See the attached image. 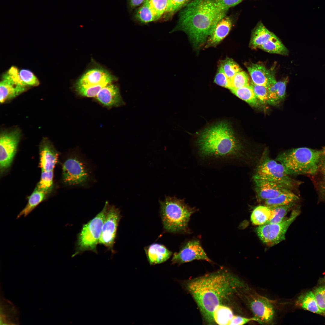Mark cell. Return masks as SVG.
I'll use <instances>...</instances> for the list:
<instances>
[{"mask_svg":"<svg viewBox=\"0 0 325 325\" xmlns=\"http://www.w3.org/2000/svg\"><path fill=\"white\" fill-rule=\"evenodd\" d=\"M214 82L221 86L228 88L229 78L225 75L222 68L220 66L215 76Z\"/></svg>","mask_w":325,"mask_h":325,"instance_id":"cell-44","label":"cell"},{"mask_svg":"<svg viewBox=\"0 0 325 325\" xmlns=\"http://www.w3.org/2000/svg\"><path fill=\"white\" fill-rule=\"evenodd\" d=\"M109 205L108 203L106 202L102 210L93 218L83 225L78 236L76 250L72 257L85 251L97 253V246L99 243Z\"/></svg>","mask_w":325,"mask_h":325,"instance_id":"cell-7","label":"cell"},{"mask_svg":"<svg viewBox=\"0 0 325 325\" xmlns=\"http://www.w3.org/2000/svg\"><path fill=\"white\" fill-rule=\"evenodd\" d=\"M20 137L19 129L2 132L0 139V168L2 172L11 165Z\"/></svg>","mask_w":325,"mask_h":325,"instance_id":"cell-11","label":"cell"},{"mask_svg":"<svg viewBox=\"0 0 325 325\" xmlns=\"http://www.w3.org/2000/svg\"><path fill=\"white\" fill-rule=\"evenodd\" d=\"M2 79H7L16 85L27 87L25 86L20 78L19 70L15 66H12L3 75Z\"/></svg>","mask_w":325,"mask_h":325,"instance_id":"cell-42","label":"cell"},{"mask_svg":"<svg viewBox=\"0 0 325 325\" xmlns=\"http://www.w3.org/2000/svg\"><path fill=\"white\" fill-rule=\"evenodd\" d=\"M197 144L200 155L204 157L241 159L249 155L227 121L205 128L199 134Z\"/></svg>","mask_w":325,"mask_h":325,"instance_id":"cell-3","label":"cell"},{"mask_svg":"<svg viewBox=\"0 0 325 325\" xmlns=\"http://www.w3.org/2000/svg\"><path fill=\"white\" fill-rule=\"evenodd\" d=\"M274 35L259 22L252 31L249 46L252 48H258Z\"/></svg>","mask_w":325,"mask_h":325,"instance_id":"cell-23","label":"cell"},{"mask_svg":"<svg viewBox=\"0 0 325 325\" xmlns=\"http://www.w3.org/2000/svg\"><path fill=\"white\" fill-rule=\"evenodd\" d=\"M293 203L289 204L270 207L275 212L274 217L266 224H275L280 222L284 220V218L288 212L296 205Z\"/></svg>","mask_w":325,"mask_h":325,"instance_id":"cell-34","label":"cell"},{"mask_svg":"<svg viewBox=\"0 0 325 325\" xmlns=\"http://www.w3.org/2000/svg\"><path fill=\"white\" fill-rule=\"evenodd\" d=\"M96 97L99 102L106 106H118L124 104L118 88L111 83L103 87Z\"/></svg>","mask_w":325,"mask_h":325,"instance_id":"cell-15","label":"cell"},{"mask_svg":"<svg viewBox=\"0 0 325 325\" xmlns=\"http://www.w3.org/2000/svg\"><path fill=\"white\" fill-rule=\"evenodd\" d=\"M287 80L286 78L284 80L277 82L274 75L269 80L266 85L269 92L268 104L277 105L284 98Z\"/></svg>","mask_w":325,"mask_h":325,"instance_id":"cell-20","label":"cell"},{"mask_svg":"<svg viewBox=\"0 0 325 325\" xmlns=\"http://www.w3.org/2000/svg\"><path fill=\"white\" fill-rule=\"evenodd\" d=\"M300 208L297 206L292 211L289 217L275 224H266L259 226L255 232L260 240L268 246H272L285 240L289 227L300 214Z\"/></svg>","mask_w":325,"mask_h":325,"instance_id":"cell-9","label":"cell"},{"mask_svg":"<svg viewBox=\"0 0 325 325\" xmlns=\"http://www.w3.org/2000/svg\"><path fill=\"white\" fill-rule=\"evenodd\" d=\"M53 170L42 171L40 180L36 187L49 193L53 184Z\"/></svg>","mask_w":325,"mask_h":325,"instance_id":"cell-36","label":"cell"},{"mask_svg":"<svg viewBox=\"0 0 325 325\" xmlns=\"http://www.w3.org/2000/svg\"><path fill=\"white\" fill-rule=\"evenodd\" d=\"M130 5L132 7L138 6L144 2L145 0H129Z\"/></svg>","mask_w":325,"mask_h":325,"instance_id":"cell-48","label":"cell"},{"mask_svg":"<svg viewBox=\"0 0 325 325\" xmlns=\"http://www.w3.org/2000/svg\"><path fill=\"white\" fill-rule=\"evenodd\" d=\"M189 0H168L165 12L173 13L183 6Z\"/></svg>","mask_w":325,"mask_h":325,"instance_id":"cell-45","label":"cell"},{"mask_svg":"<svg viewBox=\"0 0 325 325\" xmlns=\"http://www.w3.org/2000/svg\"><path fill=\"white\" fill-rule=\"evenodd\" d=\"M62 177L63 182L66 185L84 186L88 183L90 178L89 167L79 155L73 154L63 164Z\"/></svg>","mask_w":325,"mask_h":325,"instance_id":"cell-8","label":"cell"},{"mask_svg":"<svg viewBox=\"0 0 325 325\" xmlns=\"http://www.w3.org/2000/svg\"><path fill=\"white\" fill-rule=\"evenodd\" d=\"M147 260L151 265L163 263L168 260L172 252L164 245L154 243L144 248Z\"/></svg>","mask_w":325,"mask_h":325,"instance_id":"cell-18","label":"cell"},{"mask_svg":"<svg viewBox=\"0 0 325 325\" xmlns=\"http://www.w3.org/2000/svg\"><path fill=\"white\" fill-rule=\"evenodd\" d=\"M150 7L158 20L165 12L168 0H148Z\"/></svg>","mask_w":325,"mask_h":325,"instance_id":"cell-40","label":"cell"},{"mask_svg":"<svg viewBox=\"0 0 325 325\" xmlns=\"http://www.w3.org/2000/svg\"><path fill=\"white\" fill-rule=\"evenodd\" d=\"M189 0L190 1V0Z\"/></svg>","mask_w":325,"mask_h":325,"instance_id":"cell-50","label":"cell"},{"mask_svg":"<svg viewBox=\"0 0 325 325\" xmlns=\"http://www.w3.org/2000/svg\"><path fill=\"white\" fill-rule=\"evenodd\" d=\"M302 307L311 312L321 314L323 312L319 308L313 292L310 291L304 296L301 303Z\"/></svg>","mask_w":325,"mask_h":325,"instance_id":"cell-35","label":"cell"},{"mask_svg":"<svg viewBox=\"0 0 325 325\" xmlns=\"http://www.w3.org/2000/svg\"><path fill=\"white\" fill-rule=\"evenodd\" d=\"M234 315L231 309L223 304L217 306L212 314L214 322L221 325H229Z\"/></svg>","mask_w":325,"mask_h":325,"instance_id":"cell-31","label":"cell"},{"mask_svg":"<svg viewBox=\"0 0 325 325\" xmlns=\"http://www.w3.org/2000/svg\"><path fill=\"white\" fill-rule=\"evenodd\" d=\"M298 196L292 191H289L283 193L278 197L265 201V205L272 207L289 204L291 203H296L299 200Z\"/></svg>","mask_w":325,"mask_h":325,"instance_id":"cell-29","label":"cell"},{"mask_svg":"<svg viewBox=\"0 0 325 325\" xmlns=\"http://www.w3.org/2000/svg\"><path fill=\"white\" fill-rule=\"evenodd\" d=\"M312 181L320 201L325 202V154L316 172L309 176Z\"/></svg>","mask_w":325,"mask_h":325,"instance_id":"cell-22","label":"cell"},{"mask_svg":"<svg viewBox=\"0 0 325 325\" xmlns=\"http://www.w3.org/2000/svg\"><path fill=\"white\" fill-rule=\"evenodd\" d=\"M253 320L255 321V319L253 317L249 318L234 315L230 321L229 325H243Z\"/></svg>","mask_w":325,"mask_h":325,"instance_id":"cell-47","label":"cell"},{"mask_svg":"<svg viewBox=\"0 0 325 325\" xmlns=\"http://www.w3.org/2000/svg\"><path fill=\"white\" fill-rule=\"evenodd\" d=\"M249 77L245 72L241 71L229 79L228 88L230 90L243 87L249 85Z\"/></svg>","mask_w":325,"mask_h":325,"instance_id":"cell-33","label":"cell"},{"mask_svg":"<svg viewBox=\"0 0 325 325\" xmlns=\"http://www.w3.org/2000/svg\"><path fill=\"white\" fill-rule=\"evenodd\" d=\"M323 295L324 299L325 300V286H323Z\"/></svg>","mask_w":325,"mask_h":325,"instance_id":"cell-49","label":"cell"},{"mask_svg":"<svg viewBox=\"0 0 325 325\" xmlns=\"http://www.w3.org/2000/svg\"><path fill=\"white\" fill-rule=\"evenodd\" d=\"M48 193L36 187L28 197L27 204L17 216L16 219L23 216L26 217L40 203L45 200Z\"/></svg>","mask_w":325,"mask_h":325,"instance_id":"cell-25","label":"cell"},{"mask_svg":"<svg viewBox=\"0 0 325 325\" xmlns=\"http://www.w3.org/2000/svg\"><path fill=\"white\" fill-rule=\"evenodd\" d=\"M274 211L266 206H259L253 211L250 217L252 223L260 226L266 224L275 215Z\"/></svg>","mask_w":325,"mask_h":325,"instance_id":"cell-26","label":"cell"},{"mask_svg":"<svg viewBox=\"0 0 325 325\" xmlns=\"http://www.w3.org/2000/svg\"><path fill=\"white\" fill-rule=\"evenodd\" d=\"M194 260H203L212 262L198 240L192 239L183 244L178 252L174 253L172 264L181 265Z\"/></svg>","mask_w":325,"mask_h":325,"instance_id":"cell-12","label":"cell"},{"mask_svg":"<svg viewBox=\"0 0 325 325\" xmlns=\"http://www.w3.org/2000/svg\"><path fill=\"white\" fill-rule=\"evenodd\" d=\"M58 154L48 141L42 143L40 148V166L42 171L53 170L58 161Z\"/></svg>","mask_w":325,"mask_h":325,"instance_id":"cell-16","label":"cell"},{"mask_svg":"<svg viewBox=\"0 0 325 325\" xmlns=\"http://www.w3.org/2000/svg\"><path fill=\"white\" fill-rule=\"evenodd\" d=\"M253 178L274 183L292 191L301 183L291 178L282 164L265 154L256 168Z\"/></svg>","mask_w":325,"mask_h":325,"instance_id":"cell-6","label":"cell"},{"mask_svg":"<svg viewBox=\"0 0 325 325\" xmlns=\"http://www.w3.org/2000/svg\"><path fill=\"white\" fill-rule=\"evenodd\" d=\"M243 0H212L214 6L219 11L227 13L229 9L240 3Z\"/></svg>","mask_w":325,"mask_h":325,"instance_id":"cell-43","label":"cell"},{"mask_svg":"<svg viewBox=\"0 0 325 325\" xmlns=\"http://www.w3.org/2000/svg\"><path fill=\"white\" fill-rule=\"evenodd\" d=\"M20 78L23 84L26 87L38 85L39 82L37 78L31 71L25 69L19 70Z\"/></svg>","mask_w":325,"mask_h":325,"instance_id":"cell-39","label":"cell"},{"mask_svg":"<svg viewBox=\"0 0 325 325\" xmlns=\"http://www.w3.org/2000/svg\"><path fill=\"white\" fill-rule=\"evenodd\" d=\"M258 48L271 53L283 55L289 54L287 48L275 35Z\"/></svg>","mask_w":325,"mask_h":325,"instance_id":"cell-30","label":"cell"},{"mask_svg":"<svg viewBox=\"0 0 325 325\" xmlns=\"http://www.w3.org/2000/svg\"><path fill=\"white\" fill-rule=\"evenodd\" d=\"M109 83H110L104 82L91 86H76V89L79 94L82 96L93 97H96L100 90Z\"/></svg>","mask_w":325,"mask_h":325,"instance_id":"cell-38","label":"cell"},{"mask_svg":"<svg viewBox=\"0 0 325 325\" xmlns=\"http://www.w3.org/2000/svg\"><path fill=\"white\" fill-rule=\"evenodd\" d=\"M219 66L229 79L237 72L242 70L238 64L231 58H227L222 61Z\"/></svg>","mask_w":325,"mask_h":325,"instance_id":"cell-37","label":"cell"},{"mask_svg":"<svg viewBox=\"0 0 325 325\" xmlns=\"http://www.w3.org/2000/svg\"><path fill=\"white\" fill-rule=\"evenodd\" d=\"M113 79L111 76L106 71L94 69L84 73L77 82L76 86H91L104 82L110 83Z\"/></svg>","mask_w":325,"mask_h":325,"instance_id":"cell-17","label":"cell"},{"mask_svg":"<svg viewBox=\"0 0 325 325\" xmlns=\"http://www.w3.org/2000/svg\"><path fill=\"white\" fill-rule=\"evenodd\" d=\"M247 68L252 82L257 85L266 86L269 80L274 75L272 71L260 64L252 63Z\"/></svg>","mask_w":325,"mask_h":325,"instance_id":"cell-21","label":"cell"},{"mask_svg":"<svg viewBox=\"0 0 325 325\" xmlns=\"http://www.w3.org/2000/svg\"><path fill=\"white\" fill-rule=\"evenodd\" d=\"M1 307V323L2 324H15L18 323L17 309L9 301L3 300Z\"/></svg>","mask_w":325,"mask_h":325,"instance_id":"cell-27","label":"cell"},{"mask_svg":"<svg viewBox=\"0 0 325 325\" xmlns=\"http://www.w3.org/2000/svg\"><path fill=\"white\" fill-rule=\"evenodd\" d=\"M319 308L324 312L325 311V300L323 295V286L316 288L313 292Z\"/></svg>","mask_w":325,"mask_h":325,"instance_id":"cell-46","label":"cell"},{"mask_svg":"<svg viewBox=\"0 0 325 325\" xmlns=\"http://www.w3.org/2000/svg\"><path fill=\"white\" fill-rule=\"evenodd\" d=\"M136 17L138 20L142 23H147L157 20L150 7L148 0H145L142 5L139 8Z\"/></svg>","mask_w":325,"mask_h":325,"instance_id":"cell-32","label":"cell"},{"mask_svg":"<svg viewBox=\"0 0 325 325\" xmlns=\"http://www.w3.org/2000/svg\"><path fill=\"white\" fill-rule=\"evenodd\" d=\"M160 214L164 229L173 233H190L188 222L191 215L197 211L186 204L183 199L166 196L159 200Z\"/></svg>","mask_w":325,"mask_h":325,"instance_id":"cell-5","label":"cell"},{"mask_svg":"<svg viewBox=\"0 0 325 325\" xmlns=\"http://www.w3.org/2000/svg\"><path fill=\"white\" fill-rule=\"evenodd\" d=\"M214 6L212 0H193L180 12L174 29L184 32L198 49L206 42L218 21L226 16Z\"/></svg>","mask_w":325,"mask_h":325,"instance_id":"cell-2","label":"cell"},{"mask_svg":"<svg viewBox=\"0 0 325 325\" xmlns=\"http://www.w3.org/2000/svg\"><path fill=\"white\" fill-rule=\"evenodd\" d=\"M0 83V102L3 103L8 100L17 96L27 88L14 84L9 81L4 79Z\"/></svg>","mask_w":325,"mask_h":325,"instance_id":"cell-24","label":"cell"},{"mask_svg":"<svg viewBox=\"0 0 325 325\" xmlns=\"http://www.w3.org/2000/svg\"><path fill=\"white\" fill-rule=\"evenodd\" d=\"M232 24L231 18L226 16L219 20L208 39L206 47L215 46L218 44L228 34Z\"/></svg>","mask_w":325,"mask_h":325,"instance_id":"cell-19","label":"cell"},{"mask_svg":"<svg viewBox=\"0 0 325 325\" xmlns=\"http://www.w3.org/2000/svg\"><path fill=\"white\" fill-rule=\"evenodd\" d=\"M255 190L258 200L265 201L281 194L292 191L278 184L265 180L253 179Z\"/></svg>","mask_w":325,"mask_h":325,"instance_id":"cell-14","label":"cell"},{"mask_svg":"<svg viewBox=\"0 0 325 325\" xmlns=\"http://www.w3.org/2000/svg\"><path fill=\"white\" fill-rule=\"evenodd\" d=\"M121 217L118 208L114 205H109L99 243L104 245L112 253L114 252L117 229Z\"/></svg>","mask_w":325,"mask_h":325,"instance_id":"cell-10","label":"cell"},{"mask_svg":"<svg viewBox=\"0 0 325 325\" xmlns=\"http://www.w3.org/2000/svg\"><path fill=\"white\" fill-rule=\"evenodd\" d=\"M250 85L253 89L256 97L260 102L263 104L268 103L269 92L267 86L257 85L252 81Z\"/></svg>","mask_w":325,"mask_h":325,"instance_id":"cell-41","label":"cell"},{"mask_svg":"<svg viewBox=\"0 0 325 325\" xmlns=\"http://www.w3.org/2000/svg\"><path fill=\"white\" fill-rule=\"evenodd\" d=\"M231 91L236 96L251 106L255 107H258L260 106L261 103L256 97L250 85L232 90Z\"/></svg>","mask_w":325,"mask_h":325,"instance_id":"cell-28","label":"cell"},{"mask_svg":"<svg viewBox=\"0 0 325 325\" xmlns=\"http://www.w3.org/2000/svg\"><path fill=\"white\" fill-rule=\"evenodd\" d=\"M197 304L205 321L215 323L212 314L215 308L244 285L237 277L221 270L191 280L184 284Z\"/></svg>","mask_w":325,"mask_h":325,"instance_id":"cell-1","label":"cell"},{"mask_svg":"<svg viewBox=\"0 0 325 325\" xmlns=\"http://www.w3.org/2000/svg\"><path fill=\"white\" fill-rule=\"evenodd\" d=\"M325 154V147L319 149L301 147L281 153L276 160L283 166L290 175H303L310 176L316 172Z\"/></svg>","mask_w":325,"mask_h":325,"instance_id":"cell-4","label":"cell"},{"mask_svg":"<svg viewBox=\"0 0 325 325\" xmlns=\"http://www.w3.org/2000/svg\"><path fill=\"white\" fill-rule=\"evenodd\" d=\"M249 296V305L255 321L263 324L271 323L274 317L275 311L271 301L256 294Z\"/></svg>","mask_w":325,"mask_h":325,"instance_id":"cell-13","label":"cell"}]
</instances>
